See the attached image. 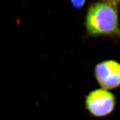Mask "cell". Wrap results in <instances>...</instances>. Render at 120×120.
I'll return each mask as SVG.
<instances>
[{
	"label": "cell",
	"mask_w": 120,
	"mask_h": 120,
	"mask_svg": "<svg viewBox=\"0 0 120 120\" xmlns=\"http://www.w3.org/2000/svg\"><path fill=\"white\" fill-rule=\"evenodd\" d=\"M86 108L96 117H105L114 111L116 99L113 94L102 88L95 90L86 97Z\"/></svg>",
	"instance_id": "obj_2"
},
{
	"label": "cell",
	"mask_w": 120,
	"mask_h": 120,
	"mask_svg": "<svg viewBox=\"0 0 120 120\" xmlns=\"http://www.w3.org/2000/svg\"><path fill=\"white\" fill-rule=\"evenodd\" d=\"M85 26L89 35L111 36L120 33L116 4L106 1L92 4L88 10Z\"/></svg>",
	"instance_id": "obj_1"
},
{
	"label": "cell",
	"mask_w": 120,
	"mask_h": 120,
	"mask_svg": "<svg viewBox=\"0 0 120 120\" xmlns=\"http://www.w3.org/2000/svg\"><path fill=\"white\" fill-rule=\"evenodd\" d=\"M96 80L102 89L110 90L120 86V64L107 60L96 65L94 70Z\"/></svg>",
	"instance_id": "obj_3"
},
{
	"label": "cell",
	"mask_w": 120,
	"mask_h": 120,
	"mask_svg": "<svg viewBox=\"0 0 120 120\" xmlns=\"http://www.w3.org/2000/svg\"><path fill=\"white\" fill-rule=\"evenodd\" d=\"M104 1H106L109 2L114 3V4H116L117 3H120V0H104Z\"/></svg>",
	"instance_id": "obj_5"
},
{
	"label": "cell",
	"mask_w": 120,
	"mask_h": 120,
	"mask_svg": "<svg viewBox=\"0 0 120 120\" xmlns=\"http://www.w3.org/2000/svg\"><path fill=\"white\" fill-rule=\"evenodd\" d=\"M86 0H71L72 5L77 9H80L84 6Z\"/></svg>",
	"instance_id": "obj_4"
}]
</instances>
